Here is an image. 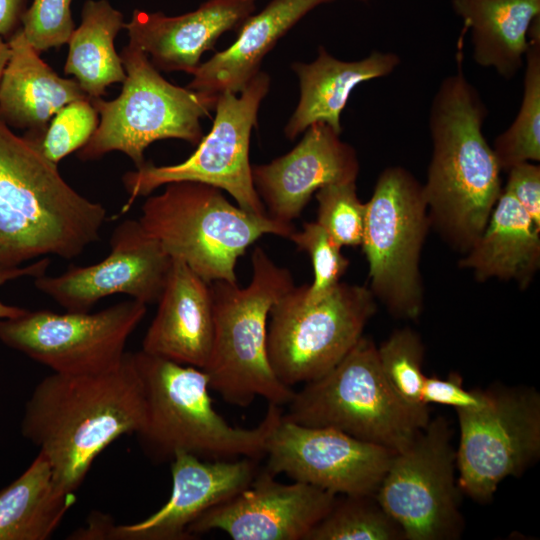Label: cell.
<instances>
[{
	"instance_id": "obj_31",
	"label": "cell",
	"mask_w": 540,
	"mask_h": 540,
	"mask_svg": "<svg viewBox=\"0 0 540 540\" xmlns=\"http://www.w3.org/2000/svg\"><path fill=\"white\" fill-rule=\"evenodd\" d=\"M377 353L382 374L395 396L411 411L430 419L421 397L426 375L422 372L424 345L419 335L409 328L396 330Z\"/></svg>"
},
{
	"instance_id": "obj_37",
	"label": "cell",
	"mask_w": 540,
	"mask_h": 540,
	"mask_svg": "<svg viewBox=\"0 0 540 540\" xmlns=\"http://www.w3.org/2000/svg\"><path fill=\"white\" fill-rule=\"evenodd\" d=\"M504 190L540 225V166L524 162L512 167Z\"/></svg>"
},
{
	"instance_id": "obj_22",
	"label": "cell",
	"mask_w": 540,
	"mask_h": 540,
	"mask_svg": "<svg viewBox=\"0 0 540 540\" xmlns=\"http://www.w3.org/2000/svg\"><path fill=\"white\" fill-rule=\"evenodd\" d=\"M333 0H272L249 16L235 42L200 63L186 88L208 95L239 94L261 71L265 55L277 41L315 7Z\"/></svg>"
},
{
	"instance_id": "obj_26",
	"label": "cell",
	"mask_w": 540,
	"mask_h": 540,
	"mask_svg": "<svg viewBox=\"0 0 540 540\" xmlns=\"http://www.w3.org/2000/svg\"><path fill=\"white\" fill-rule=\"evenodd\" d=\"M470 30L474 61L511 79L524 67L528 33L540 16V0H452Z\"/></svg>"
},
{
	"instance_id": "obj_10",
	"label": "cell",
	"mask_w": 540,
	"mask_h": 540,
	"mask_svg": "<svg viewBox=\"0 0 540 540\" xmlns=\"http://www.w3.org/2000/svg\"><path fill=\"white\" fill-rule=\"evenodd\" d=\"M430 224L423 185L401 166L383 170L366 203L361 246L370 290L396 317L416 319L422 311L419 261Z\"/></svg>"
},
{
	"instance_id": "obj_16",
	"label": "cell",
	"mask_w": 540,
	"mask_h": 540,
	"mask_svg": "<svg viewBox=\"0 0 540 540\" xmlns=\"http://www.w3.org/2000/svg\"><path fill=\"white\" fill-rule=\"evenodd\" d=\"M172 259L139 220L119 223L110 252L100 262L71 266L57 276L34 278L35 287L67 311L88 312L100 300L125 294L145 305L157 303Z\"/></svg>"
},
{
	"instance_id": "obj_6",
	"label": "cell",
	"mask_w": 540,
	"mask_h": 540,
	"mask_svg": "<svg viewBox=\"0 0 540 540\" xmlns=\"http://www.w3.org/2000/svg\"><path fill=\"white\" fill-rule=\"evenodd\" d=\"M138 220L171 259L208 283H236V263L250 245L266 234L289 239L296 230L292 223L247 212L222 190L194 181L172 182L148 196Z\"/></svg>"
},
{
	"instance_id": "obj_20",
	"label": "cell",
	"mask_w": 540,
	"mask_h": 540,
	"mask_svg": "<svg viewBox=\"0 0 540 540\" xmlns=\"http://www.w3.org/2000/svg\"><path fill=\"white\" fill-rule=\"evenodd\" d=\"M256 1L208 0L179 16L135 9L124 28L157 70L190 73L223 33L239 29L254 13Z\"/></svg>"
},
{
	"instance_id": "obj_29",
	"label": "cell",
	"mask_w": 540,
	"mask_h": 540,
	"mask_svg": "<svg viewBox=\"0 0 540 540\" xmlns=\"http://www.w3.org/2000/svg\"><path fill=\"white\" fill-rule=\"evenodd\" d=\"M524 65L520 109L512 124L495 138L492 147L501 171L540 160V16L529 29Z\"/></svg>"
},
{
	"instance_id": "obj_28",
	"label": "cell",
	"mask_w": 540,
	"mask_h": 540,
	"mask_svg": "<svg viewBox=\"0 0 540 540\" xmlns=\"http://www.w3.org/2000/svg\"><path fill=\"white\" fill-rule=\"evenodd\" d=\"M124 23L122 13L107 0H87L83 5L81 23L67 42L64 72L74 76L90 99L100 98L108 86L126 78L114 47Z\"/></svg>"
},
{
	"instance_id": "obj_19",
	"label": "cell",
	"mask_w": 540,
	"mask_h": 540,
	"mask_svg": "<svg viewBox=\"0 0 540 540\" xmlns=\"http://www.w3.org/2000/svg\"><path fill=\"white\" fill-rule=\"evenodd\" d=\"M287 154L252 166V180L267 215L282 223L298 218L320 188L356 182L360 170L354 148L324 122L310 125Z\"/></svg>"
},
{
	"instance_id": "obj_30",
	"label": "cell",
	"mask_w": 540,
	"mask_h": 540,
	"mask_svg": "<svg viewBox=\"0 0 540 540\" xmlns=\"http://www.w3.org/2000/svg\"><path fill=\"white\" fill-rule=\"evenodd\" d=\"M306 540H405V536L374 495H343L337 496Z\"/></svg>"
},
{
	"instance_id": "obj_38",
	"label": "cell",
	"mask_w": 540,
	"mask_h": 540,
	"mask_svg": "<svg viewBox=\"0 0 540 540\" xmlns=\"http://www.w3.org/2000/svg\"><path fill=\"white\" fill-rule=\"evenodd\" d=\"M50 265V259L43 257L36 262L28 265L13 267V268H0V287L10 280H15L24 276L38 277L46 273L47 268ZM27 309L8 305L0 300V319L14 318L23 314Z\"/></svg>"
},
{
	"instance_id": "obj_36",
	"label": "cell",
	"mask_w": 540,
	"mask_h": 540,
	"mask_svg": "<svg viewBox=\"0 0 540 540\" xmlns=\"http://www.w3.org/2000/svg\"><path fill=\"white\" fill-rule=\"evenodd\" d=\"M458 373L447 378L426 376L422 388V401L425 405L438 404L456 410H475L484 407L490 399V390H467Z\"/></svg>"
},
{
	"instance_id": "obj_34",
	"label": "cell",
	"mask_w": 540,
	"mask_h": 540,
	"mask_svg": "<svg viewBox=\"0 0 540 540\" xmlns=\"http://www.w3.org/2000/svg\"><path fill=\"white\" fill-rule=\"evenodd\" d=\"M289 240L307 252L312 261L314 279L306 285L305 299L314 302L323 298L340 282L349 260L316 221L305 222L301 231L295 230Z\"/></svg>"
},
{
	"instance_id": "obj_7",
	"label": "cell",
	"mask_w": 540,
	"mask_h": 540,
	"mask_svg": "<svg viewBox=\"0 0 540 540\" xmlns=\"http://www.w3.org/2000/svg\"><path fill=\"white\" fill-rule=\"evenodd\" d=\"M287 405L284 420L334 428L395 453L430 420L395 396L382 374L377 347L363 336L333 368L295 391Z\"/></svg>"
},
{
	"instance_id": "obj_13",
	"label": "cell",
	"mask_w": 540,
	"mask_h": 540,
	"mask_svg": "<svg viewBox=\"0 0 540 540\" xmlns=\"http://www.w3.org/2000/svg\"><path fill=\"white\" fill-rule=\"evenodd\" d=\"M146 312L147 305L134 299L94 313L27 309L0 319V341L56 373L103 372L123 360Z\"/></svg>"
},
{
	"instance_id": "obj_21",
	"label": "cell",
	"mask_w": 540,
	"mask_h": 540,
	"mask_svg": "<svg viewBox=\"0 0 540 540\" xmlns=\"http://www.w3.org/2000/svg\"><path fill=\"white\" fill-rule=\"evenodd\" d=\"M157 312L143 342L144 352L204 369L213 340L210 283L172 259Z\"/></svg>"
},
{
	"instance_id": "obj_18",
	"label": "cell",
	"mask_w": 540,
	"mask_h": 540,
	"mask_svg": "<svg viewBox=\"0 0 540 540\" xmlns=\"http://www.w3.org/2000/svg\"><path fill=\"white\" fill-rule=\"evenodd\" d=\"M265 467L253 481L210 509L189 528L194 536L219 530L234 540H306L338 495L310 484L275 480Z\"/></svg>"
},
{
	"instance_id": "obj_40",
	"label": "cell",
	"mask_w": 540,
	"mask_h": 540,
	"mask_svg": "<svg viewBox=\"0 0 540 540\" xmlns=\"http://www.w3.org/2000/svg\"><path fill=\"white\" fill-rule=\"evenodd\" d=\"M10 57V46L8 41H5L3 37L0 36V80L4 69L7 65V62Z\"/></svg>"
},
{
	"instance_id": "obj_33",
	"label": "cell",
	"mask_w": 540,
	"mask_h": 540,
	"mask_svg": "<svg viewBox=\"0 0 540 540\" xmlns=\"http://www.w3.org/2000/svg\"><path fill=\"white\" fill-rule=\"evenodd\" d=\"M98 126V112L90 99L76 100L62 107L51 119L41 137H32L42 154L58 164L83 147Z\"/></svg>"
},
{
	"instance_id": "obj_41",
	"label": "cell",
	"mask_w": 540,
	"mask_h": 540,
	"mask_svg": "<svg viewBox=\"0 0 540 540\" xmlns=\"http://www.w3.org/2000/svg\"><path fill=\"white\" fill-rule=\"evenodd\" d=\"M360 1H367V0H360Z\"/></svg>"
},
{
	"instance_id": "obj_8",
	"label": "cell",
	"mask_w": 540,
	"mask_h": 540,
	"mask_svg": "<svg viewBox=\"0 0 540 540\" xmlns=\"http://www.w3.org/2000/svg\"><path fill=\"white\" fill-rule=\"evenodd\" d=\"M120 57L126 72L121 93L111 101L90 99L100 122L78 157L96 160L120 151L139 168L146 148L155 141L175 138L198 145L204 136L200 120L209 116L218 96L168 82L130 42Z\"/></svg>"
},
{
	"instance_id": "obj_2",
	"label": "cell",
	"mask_w": 540,
	"mask_h": 540,
	"mask_svg": "<svg viewBox=\"0 0 540 540\" xmlns=\"http://www.w3.org/2000/svg\"><path fill=\"white\" fill-rule=\"evenodd\" d=\"M457 55V71L438 86L429 111L432 155L423 192L430 223L466 253L499 198L501 169L483 134L488 110Z\"/></svg>"
},
{
	"instance_id": "obj_1",
	"label": "cell",
	"mask_w": 540,
	"mask_h": 540,
	"mask_svg": "<svg viewBox=\"0 0 540 540\" xmlns=\"http://www.w3.org/2000/svg\"><path fill=\"white\" fill-rule=\"evenodd\" d=\"M143 386L133 355L97 373L53 372L28 399L21 424L25 438L49 461L58 485L79 489L98 455L144 422Z\"/></svg>"
},
{
	"instance_id": "obj_39",
	"label": "cell",
	"mask_w": 540,
	"mask_h": 540,
	"mask_svg": "<svg viewBox=\"0 0 540 540\" xmlns=\"http://www.w3.org/2000/svg\"><path fill=\"white\" fill-rule=\"evenodd\" d=\"M24 0H0V36H11L21 22Z\"/></svg>"
},
{
	"instance_id": "obj_4",
	"label": "cell",
	"mask_w": 540,
	"mask_h": 540,
	"mask_svg": "<svg viewBox=\"0 0 540 540\" xmlns=\"http://www.w3.org/2000/svg\"><path fill=\"white\" fill-rule=\"evenodd\" d=\"M132 355L145 401L144 422L135 435L149 460L170 463L180 452L204 460L264 457L267 439L281 420V406L268 404L255 427L233 426L215 410L204 370L143 350Z\"/></svg>"
},
{
	"instance_id": "obj_12",
	"label": "cell",
	"mask_w": 540,
	"mask_h": 540,
	"mask_svg": "<svg viewBox=\"0 0 540 540\" xmlns=\"http://www.w3.org/2000/svg\"><path fill=\"white\" fill-rule=\"evenodd\" d=\"M456 450L445 417L427 426L393 455L374 496L405 540H455L464 529Z\"/></svg>"
},
{
	"instance_id": "obj_32",
	"label": "cell",
	"mask_w": 540,
	"mask_h": 540,
	"mask_svg": "<svg viewBox=\"0 0 540 540\" xmlns=\"http://www.w3.org/2000/svg\"><path fill=\"white\" fill-rule=\"evenodd\" d=\"M317 223L339 247L361 246L366 203L357 196L355 182L326 185L316 191Z\"/></svg>"
},
{
	"instance_id": "obj_5",
	"label": "cell",
	"mask_w": 540,
	"mask_h": 540,
	"mask_svg": "<svg viewBox=\"0 0 540 540\" xmlns=\"http://www.w3.org/2000/svg\"><path fill=\"white\" fill-rule=\"evenodd\" d=\"M251 266L245 287L222 280L210 283L213 340L203 370L210 390L229 404L244 408L260 397L282 407L295 391L276 377L269 364L267 324L274 303L295 283L290 271L261 247L253 250Z\"/></svg>"
},
{
	"instance_id": "obj_14",
	"label": "cell",
	"mask_w": 540,
	"mask_h": 540,
	"mask_svg": "<svg viewBox=\"0 0 540 540\" xmlns=\"http://www.w3.org/2000/svg\"><path fill=\"white\" fill-rule=\"evenodd\" d=\"M456 414L459 488L487 503L504 479L521 475L540 455V395L528 387L497 388L484 407Z\"/></svg>"
},
{
	"instance_id": "obj_3",
	"label": "cell",
	"mask_w": 540,
	"mask_h": 540,
	"mask_svg": "<svg viewBox=\"0 0 540 540\" xmlns=\"http://www.w3.org/2000/svg\"><path fill=\"white\" fill-rule=\"evenodd\" d=\"M106 214L65 181L32 137L0 117V268L79 256L99 240Z\"/></svg>"
},
{
	"instance_id": "obj_9",
	"label": "cell",
	"mask_w": 540,
	"mask_h": 540,
	"mask_svg": "<svg viewBox=\"0 0 540 540\" xmlns=\"http://www.w3.org/2000/svg\"><path fill=\"white\" fill-rule=\"evenodd\" d=\"M306 284L294 285L272 306L267 357L276 377L293 388L333 368L362 337L376 311L365 286L339 282L323 298L305 299Z\"/></svg>"
},
{
	"instance_id": "obj_11",
	"label": "cell",
	"mask_w": 540,
	"mask_h": 540,
	"mask_svg": "<svg viewBox=\"0 0 540 540\" xmlns=\"http://www.w3.org/2000/svg\"><path fill=\"white\" fill-rule=\"evenodd\" d=\"M269 88L270 76L259 71L239 96L230 92L219 94L210 132L183 162L166 166L145 162L136 170L126 172L122 182L129 199L121 213L126 212L136 198L149 196L161 186L194 181L226 191L247 212L268 216L253 184L249 147L260 104Z\"/></svg>"
},
{
	"instance_id": "obj_35",
	"label": "cell",
	"mask_w": 540,
	"mask_h": 540,
	"mask_svg": "<svg viewBox=\"0 0 540 540\" xmlns=\"http://www.w3.org/2000/svg\"><path fill=\"white\" fill-rule=\"evenodd\" d=\"M72 0H33L21 16L22 31L36 51L66 44L75 29Z\"/></svg>"
},
{
	"instance_id": "obj_15",
	"label": "cell",
	"mask_w": 540,
	"mask_h": 540,
	"mask_svg": "<svg viewBox=\"0 0 540 540\" xmlns=\"http://www.w3.org/2000/svg\"><path fill=\"white\" fill-rule=\"evenodd\" d=\"M395 454L330 427L281 420L265 447V468L336 495H374Z\"/></svg>"
},
{
	"instance_id": "obj_17",
	"label": "cell",
	"mask_w": 540,
	"mask_h": 540,
	"mask_svg": "<svg viewBox=\"0 0 540 540\" xmlns=\"http://www.w3.org/2000/svg\"><path fill=\"white\" fill-rule=\"evenodd\" d=\"M258 459L204 460L180 452L170 462L168 501L149 517L116 524L107 514L96 523L97 540H188L190 526L210 509L246 488L259 471Z\"/></svg>"
},
{
	"instance_id": "obj_27",
	"label": "cell",
	"mask_w": 540,
	"mask_h": 540,
	"mask_svg": "<svg viewBox=\"0 0 540 540\" xmlns=\"http://www.w3.org/2000/svg\"><path fill=\"white\" fill-rule=\"evenodd\" d=\"M76 500V493L58 485L39 452L22 475L0 491V540L49 539Z\"/></svg>"
},
{
	"instance_id": "obj_23",
	"label": "cell",
	"mask_w": 540,
	"mask_h": 540,
	"mask_svg": "<svg viewBox=\"0 0 540 540\" xmlns=\"http://www.w3.org/2000/svg\"><path fill=\"white\" fill-rule=\"evenodd\" d=\"M10 57L0 80V117L41 137L65 105L90 99L75 79L60 77L39 56L21 28L8 39Z\"/></svg>"
},
{
	"instance_id": "obj_25",
	"label": "cell",
	"mask_w": 540,
	"mask_h": 540,
	"mask_svg": "<svg viewBox=\"0 0 540 540\" xmlns=\"http://www.w3.org/2000/svg\"><path fill=\"white\" fill-rule=\"evenodd\" d=\"M540 264V225L506 190L497 199L478 239L460 260L480 281L515 280L526 287Z\"/></svg>"
},
{
	"instance_id": "obj_24",
	"label": "cell",
	"mask_w": 540,
	"mask_h": 540,
	"mask_svg": "<svg viewBox=\"0 0 540 540\" xmlns=\"http://www.w3.org/2000/svg\"><path fill=\"white\" fill-rule=\"evenodd\" d=\"M400 62L397 54L381 51H373L358 61H343L320 46L313 62L292 64L299 79L300 97L285 126V136L293 140L316 122H324L341 134V112L353 89L362 82L391 74Z\"/></svg>"
}]
</instances>
